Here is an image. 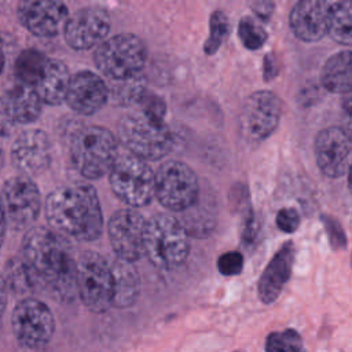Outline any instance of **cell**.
<instances>
[{
  "label": "cell",
  "instance_id": "obj_1",
  "mask_svg": "<svg viewBox=\"0 0 352 352\" xmlns=\"http://www.w3.org/2000/svg\"><path fill=\"white\" fill-rule=\"evenodd\" d=\"M21 257L38 289L63 302H70L78 296L77 261L66 236L52 228L34 226L22 239Z\"/></svg>",
  "mask_w": 352,
  "mask_h": 352
},
{
  "label": "cell",
  "instance_id": "obj_2",
  "mask_svg": "<svg viewBox=\"0 0 352 352\" xmlns=\"http://www.w3.org/2000/svg\"><path fill=\"white\" fill-rule=\"evenodd\" d=\"M45 216L52 230L66 238L95 241L103 232V214L96 190L82 182L55 188L45 201Z\"/></svg>",
  "mask_w": 352,
  "mask_h": 352
},
{
  "label": "cell",
  "instance_id": "obj_3",
  "mask_svg": "<svg viewBox=\"0 0 352 352\" xmlns=\"http://www.w3.org/2000/svg\"><path fill=\"white\" fill-rule=\"evenodd\" d=\"M69 151L74 168L87 179H100L109 175L120 153L114 135L99 125L76 129L70 138Z\"/></svg>",
  "mask_w": 352,
  "mask_h": 352
},
{
  "label": "cell",
  "instance_id": "obj_4",
  "mask_svg": "<svg viewBox=\"0 0 352 352\" xmlns=\"http://www.w3.org/2000/svg\"><path fill=\"white\" fill-rule=\"evenodd\" d=\"M118 138L124 148L144 161H158L172 148L173 138L162 118L138 110L122 117Z\"/></svg>",
  "mask_w": 352,
  "mask_h": 352
},
{
  "label": "cell",
  "instance_id": "obj_5",
  "mask_svg": "<svg viewBox=\"0 0 352 352\" xmlns=\"http://www.w3.org/2000/svg\"><path fill=\"white\" fill-rule=\"evenodd\" d=\"M182 223L168 214L157 213L147 220L146 256L158 268L175 270L190 253V239Z\"/></svg>",
  "mask_w": 352,
  "mask_h": 352
},
{
  "label": "cell",
  "instance_id": "obj_6",
  "mask_svg": "<svg viewBox=\"0 0 352 352\" xmlns=\"http://www.w3.org/2000/svg\"><path fill=\"white\" fill-rule=\"evenodd\" d=\"M113 192L131 208H142L155 197V172L147 161L129 151L118 153L110 172Z\"/></svg>",
  "mask_w": 352,
  "mask_h": 352
},
{
  "label": "cell",
  "instance_id": "obj_7",
  "mask_svg": "<svg viewBox=\"0 0 352 352\" xmlns=\"http://www.w3.org/2000/svg\"><path fill=\"white\" fill-rule=\"evenodd\" d=\"M147 59V48L140 37L121 33L107 37L94 54L96 67L111 81L132 78L142 74Z\"/></svg>",
  "mask_w": 352,
  "mask_h": 352
},
{
  "label": "cell",
  "instance_id": "obj_8",
  "mask_svg": "<svg viewBox=\"0 0 352 352\" xmlns=\"http://www.w3.org/2000/svg\"><path fill=\"white\" fill-rule=\"evenodd\" d=\"M77 293L92 312H106L113 307L114 282L107 258L96 252H84L77 260Z\"/></svg>",
  "mask_w": 352,
  "mask_h": 352
},
{
  "label": "cell",
  "instance_id": "obj_9",
  "mask_svg": "<svg viewBox=\"0 0 352 352\" xmlns=\"http://www.w3.org/2000/svg\"><path fill=\"white\" fill-rule=\"evenodd\" d=\"M201 192L194 170L182 161H165L155 172V197L160 204L182 213L192 206Z\"/></svg>",
  "mask_w": 352,
  "mask_h": 352
},
{
  "label": "cell",
  "instance_id": "obj_10",
  "mask_svg": "<svg viewBox=\"0 0 352 352\" xmlns=\"http://www.w3.org/2000/svg\"><path fill=\"white\" fill-rule=\"evenodd\" d=\"M40 191L29 176H12L3 184L0 210L8 228L30 230L40 213Z\"/></svg>",
  "mask_w": 352,
  "mask_h": 352
},
{
  "label": "cell",
  "instance_id": "obj_11",
  "mask_svg": "<svg viewBox=\"0 0 352 352\" xmlns=\"http://www.w3.org/2000/svg\"><path fill=\"white\" fill-rule=\"evenodd\" d=\"M11 326L15 338L22 346L40 349L51 341L55 331V319L45 302L28 297L14 307Z\"/></svg>",
  "mask_w": 352,
  "mask_h": 352
},
{
  "label": "cell",
  "instance_id": "obj_12",
  "mask_svg": "<svg viewBox=\"0 0 352 352\" xmlns=\"http://www.w3.org/2000/svg\"><path fill=\"white\" fill-rule=\"evenodd\" d=\"M282 113L280 99L271 91H257L248 96L239 114L242 136L258 143L267 139L278 126Z\"/></svg>",
  "mask_w": 352,
  "mask_h": 352
},
{
  "label": "cell",
  "instance_id": "obj_13",
  "mask_svg": "<svg viewBox=\"0 0 352 352\" xmlns=\"http://www.w3.org/2000/svg\"><path fill=\"white\" fill-rule=\"evenodd\" d=\"M147 220L136 209H120L107 223V234L116 257L135 263L146 256Z\"/></svg>",
  "mask_w": 352,
  "mask_h": 352
},
{
  "label": "cell",
  "instance_id": "obj_14",
  "mask_svg": "<svg viewBox=\"0 0 352 352\" xmlns=\"http://www.w3.org/2000/svg\"><path fill=\"white\" fill-rule=\"evenodd\" d=\"M110 15L100 6H88L72 14L63 28V36L69 47L85 51L102 44L110 30Z\"/></svg>",
  "mask_w": 352,
  "mask_h": 352
},
{
  "label": "cell",
  "instance_id": "obj_15",
  "mask_svg": "<svg viewBox=\"0 0 352 352\" xmlns=\"http://www.w3.org/2000/svg\"><path fill=\"white\" fill-rule=\"evenodd\" d=\"M21 23L34 36L54 37L69 18L66 4L55 0H23L16 6Z\"/></svg>",
  "mask_w": 352,
  "mask_h": 352
},
{
  "label": "cell",
  "instance_id": "obj_16",
  "mask_svg": "<svg viewBox=\"0 0 352 352\" xmlns=\"http://www.w3.org/2000/svg\"><path fill=\"white\" fill-rule=\"evenodd\" d=\"M51 143L41 129H29L18 135L11 147V162L22 175L44 172L51 164Z\"/></svg>",
  "mask_w": 352,
  "mask_h": 352
},
{
  "label": "cell",
  "instance_id": "obj_17",
  "mask_svg": "<svg viewBox=\"0 0 352 352\" xmlns=\"http://www.w3.org/2000/svg\"><path fill=\"white\" fill-rule=\"evenodd\" d=\"M351 151L352 140L341 126L326 128L315 139L316 164L327 177H338L346 172Z\"/></svg>",
  "mask_w": 352,
  "mask_h": 352
},
{
  "label": "cell",
  "instance_id": "obj_18",
  "mask_svg": "<svg viewBox=\"0 0 352 352\" xmlns=\"http://www.w3.org/2000/svg\"><path fill=\"white\" fill-rule=\"evenodd\" d=\"M110 99V91L102 77L91 70H81L72 76L66 103L82 116L98 113Z\"/></svg>",
  "mask_w": 352,
  "mask_h": 352
},
{
  "label": "cell",
  "instance_id": "obj_19",
  "mask_svg": "<svg viewBox=\"0 0 352 352\" xmlns=\"http://www.w3.org/2000/svg\"><path fill=\"white\" fill-rule=\"evenodd\" d=\"M331 3L324 0H301L290 12V28L302 41H316L329 33Z\"/></svg>",
  "mask_w": 352,
  "mask_h": 352
},
{
  "label": "cell",
  "instance_id": "obj_20",
  "mask_svg": "<svg viewBox=\"0 0 352 352\" xmlns=\"http://www.w3.org/2000/svg\"><path fill=\"white\" fill-rule=\"evenodd\" d=\"M294 254V245L289 241L271 258L257 285L258 298L261 302L271 304L279 297L283 286L292 275Z\"/></svg>",
  "mask_w": 352,
  "mask_h": 352
},
{
  "label": "cell",
  "instance_id": "obj_21",
  "mask_svg": "<svg viewBox=\"0 0 352 352\" xmlns=\"http://www.w3.org/2000/svg\"><path fill=\"white\" fill-rule=\"evenodd\" d=\"M114 282L113 307L124 309L132 307L140 294V279L133 263L118 257L107 258Z\"/></svg>",
  "mask_w": 352,
  "mask_h": 352
},
{
  "label": "cell",
  "instance_id": "obj_22",
  "mask_svg": "<svg viewBox=\"0 0 352 352\" xmlns=\"http://www.w3.org/2000/svg\"><path fill=\"white\" fill-rule=\"evenodd\" d=\"M70 80L72 76L65 62L48 59L45 70L34 88L43 103L58 106L66 100Z\"/></svg>",
  "mask_w": 352,
  "mask_h": 352
},
{
  "label": "cell",
  "instance_id": "obj_23",
  "mask_svg": "<svg viewBox=\"0 0 352 352\" xmlns=\"http://www.w3.org/2000/svg\"><path fill=\"white\" fill-rule=\"evenodd\" d=\"M180 223L184 227L188 236L205 238L216 226V205L214 198L208 194L199 192L197 202L187 210L180 213Z\"/></svg>",
  "mask_w": 352,
  "mask_h": 352
},
{
  "label": "cell",
  "instance_id": "obj_24",
  "mask_svg": "<svg viewBox=\"0 0 352 352\" xmlns=\"http://www.w3.org/2000/svg\"><path fill=\"white\" fill-rule=\"evenodd\" d=\"M4 95L16 124H32L40 117L43 100L34 87L18 82Z\"/></svg>",
  "mask_w": 352,
  "mask_h": 352
},
{
  "label": "cell",
  "instance_id": "obj_25",
  "mask_svg": "<svg viewBox=\"0 0 352 352\" xmlns=\"http://www.w3.org/2000/svg\"><path fill=\"white\" fill-rule=\"evenodd\" d=\"M322 84L333 94L352 91V51H341L327 59L322 70Z\"/></svg>",
  "mask_w": 352,
  "mask_h": 352
},
{
  "label": "cell",
  "instance_id": "obj_26",
  "mask_svg": "<svg viewBox=\"0 0 352 352\" xmlns=\"http://www.w3.org/2000/svg\"><path fill=\"white\" fill-rule=\"evenodd\" d=\"M3 276L8 290H11L14 294L25 296L23 298H28L29 294L38 289L29 267L21 256H14L7 261Z\"/></svg>",
  "mask_w": 352,
  "mask_h": 352
},
{
  "label": "cell",
  "instance_id": "obj_27",
  "mask_svg": "<svg viewBox=\"0 0 352 352\" xmlns=\"http://www.w3.org/2000/svg\"><path fill=\"white\" fill-rule=\"evenodd\" d=\"M47 63L48 58L41 51L36 48L23 50L15 60V74L18 82L36 87L45 70Z\"/></svg>",
  "mask_w": 352,
  "mask_h": 352
},
{
  "label": "cell",
  "instance_id": "obj_28",
  "mask_svg": "<svg viewBox=\"0 0 352 352\" xmlns=\"http://www.w3.org/2000/svg\"><path fill=\"white\" fill-rule=\"evenodd\" d=\"M329 33L340 44H352V0L331 3L329 11Z\"/></svg>",
  "mask_w": 352,
  "mask_h": 352
},
{
  "label": "cell",
  "instance_id": "obj_29",
  "mask_svg": "<svg viewBox=\"0 0 352 352\" xmlns=\"http://www.w3.org/2000/svg\"><path fill=\"white\" fill-rule=\"evenodd\" d=\"M110 91V99L117 106H131L139 103L146 94V78L139 74L132 78L113 81Z\"/></svg>",
  "mask_w": 352,
  "mask_h": 352
},
{
  "label": "cell",
  "instance_id": "obj_30",
  "mask_svg": "<svg viewBox=\"0 0 352 352\" xmlns=\"http://www.w3.org/2000/svg\"><path fill=\"white\" fill-rule=\"evenodd\" d=\"M267 352H305L300 334L293 329L271 333L265 340Z\"/></svg>",
  "mask_w": 352,
  "mask_h": 352
},
{
  "label": "cell",
  "instance_id": "obj_31",
  "mask_svg": "<svg viewBox=\"0 0 352 352\" xmlns=\"http://www.w3.org/2000/svg\"><path fill=\"white\" fill-rule=\"evenodd\" d=\"M209 37L205 41L204 51L208 55H213L220 45L223 44L224 38L228 34V19L224 15L223 11L217 10L210 15V22H209Z\"/></svg>",
  "mask_w": 352,
  "mask_h": 352
},
{
  "label": "cell",
  "instance_id": "obj_32",
  "mask_svg": "<svg viewBox=\"0 0 352 352\" xmlns=\"http://www.w3.org/2000/svg\"><path fill=\"white\" fill-rule=\"evenodd\" d=\"M238 34L248 50H258L267 40L265 30L249 16H243L239 21Z\"/></svg>",
  "mask_w": 352,
  "mask_h": 352
},
{
  "label": "cell",
  "instance_id": "obj_33",
  "mask_svg": "<svg viewBox=\"0 0 352 352\" xmlns=\"http://www.w3.org/2000/svg\"><path fill=\"white\" fill-rule=\"evenodd\" d=\"M243 268V257L239 252L223 253L217 260V270L224 276H235Z\"/></svg>",
  "mask_w": 352,
  "mask_h": 352
},
{
  "label": "cell",
  "instance_id": "obj_34",
  "mask_svg": "<svg viewBox=\"0 0 352 352\" xmlns=\"http://www.w3.org/2000/svg\"><path fill=\"white\" fill-rule=\"evenodd\" d=\"M16 126V121L11 113L6 95L0 96V142L7 140Z\"/></svg>",
  "mask_w": 352,
  "mask_h": 352
},
{
  "label": "cell",
  "instance_id": "obj_35",
  "mask_svg": "<svg viewBox=\"0 0 352 352\" xmlns=\"http://www.w3.org/2000/svg\"><path fill=\"white\" fill-rule=\"evenodd\" d=\"M139 103H140V107L143 111L164 120V116L166 113V106H165V102L160 96L146 91V94L143 95V98L140 99Z\"/></svg>",
  "mask_w": 352,
  "mask_h": 352
},
{
  "label": "cell",
  "instance_id": "obj_36",
  "mask_svg": "<svg viewBox=\"0 0 352 352\" xmlns=\"http://www.w3.org/2000/svg\"><path fill=\"white\" fill-rule=\"evenodd\" d=\"M276 226L283 232H294L300 226L298 212L293 208H283L276 214Z\"/></svg>",
  "mask_w": 352,
  "mask_h": 352
},
{
  "label": "cell",
  "instance_id": "obj_37",
  "mask_svg": "<svg viewBox=\"0 0 352 352\" xmlns=\"http://www.w3.org/2000/svg\"><path fill=\"white\" fill-rule=\"evenodd\" d=\"M323 223L326 226L330 242L334 248H344L345 246V235L342 232L341 226L331 217L323 216Z\"/></svg>",
  "mask_w": 352,
  "mask_h": 352
},
{
  "label": "cell",
  "instance_id": "obj_38",
  "mask_svg": "<svg viewBox=\"0 0 352 352\" xmlns=\"http://www.w3.org/2000/svg\"><path fill=\"white\" fill-rule=\"evenodd\" d=\"M341 129L352 140V98H348L342 103L341 110Z\"/></svg>",
  "mask_w": 352,
  "mask_h": 352
},
{
  "label": "cell",
  "instance_id": "obj_39",
  "mask_svg": "<svg viewBox=\"0 0 352 352\" xmlns=\"http://www.w3.org/2000/svg\"><path fill=\"white\" fill-rule=\"evenodd\" d=\"M252 8L254 10V12L264 21H267L274 10V4L271 1H257L252 4Z\"/></svg>",
  "mask_w": 352,
  "mask_h": 352
},
{
  "label": "cell",
  "instance_id": "obj_40",
  "mask_svg": "<svg viewBox=\"0 0 352 352\" xmlns=\"http://www.w3.org/2000/svg\"><path fill=\"white\" fill-rule=\"evenodd\" d=\"M276 63H275V59L271 56V54H268L264 59V77L265 80H271L272 77L276 76V69H275Z\"/></svg>",
  "mask_w": 352,
  "mask_h": 352
},
{
  "label": "cell",
  "instance_id": "obj_41",
  "mask_svg": "<svg viewBox=\"0 0 352 352\" xmlns=\"http://www.w3.org/2000/svg\"><path fill=\"white\" fill-rule=\"evenodd\" d=\"M7 292H8V287H7L6 279L0 274V316L3 315V312L6 309V305H7Z\"/></svg>",
  "mask_w": 352,
  "mask_h": 352
},
{
  "label": "cell",
  "instance_id": "obj_42",
  "mask_svg": "<svg viewBox=\"0 0 352 352\" xmlns=\"http://www.w3.org/2000/svg\"><path fill=\"white\" fill-rule=\"evenodd\" d=\"M8 45V36L0 33V74L6 65V50Z\"/></svg>",
  "mask_w": 352,
  "mask_h": 352
},
{
  "label": "cell",
  "instance_id": "obj_43",
  "mask_svg": "<svg viewBox=\"0 0 352 352\" xmlns=\"http://www.w3.org/2000/svg\"><path fill=\"white\" fill-rule=\"evenodd\" d=\"M6 228H7V224H6V220H4V216L0 210V248L3 245V241H4V235H6Z\"/></svg>",
  "mask_w": 352,
  "mask_h": 352
},
{
  "label": "cell",
  "instance_id": "obj_44",
  "mask_svg": "<svg viewBox=\"0 0 352 352\" xmlns=\"http://www.w3.org/2000/svg\"><path fill=\"white\" fill-rule=\"evenodd\" d=\"M348 186H349V190L352 192V165L349 166V175H348Z\"/></svg>",
  "mask_w": 352,
  "mask_h": 352
},
{
  "label": "cell",
  "instance_id": "obj_45",
  "mask_svg": "<svg viewBox=\"0 0 352 352\" xmlns=\"http://www.w3.org/2000/svg\"><path fill=\"white\" fill-rule=\"evenodd\" d=\"M3 161H4V158H3V151L0 150V169H1V166H3Z\"/></svg>",
  "mask_w": 352,
  "mask_h": 352
}]
</instances>
